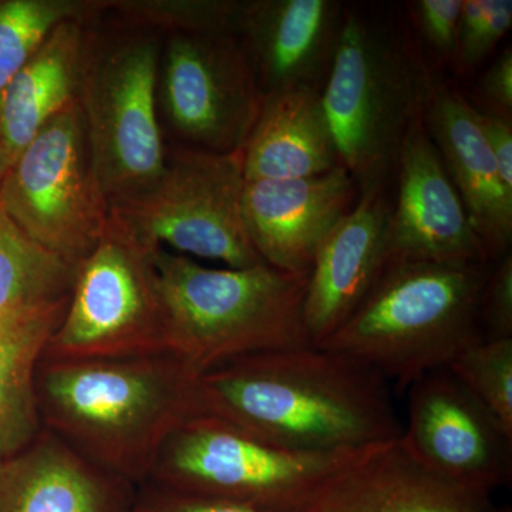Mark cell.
<instances>
[{"label": "cell", "mask_w": 512, "mask_h": 512, "mask_svg": "<svg viewBox=\"0 0 512 512\" xmlns=\"http://www.w3.org/2000/svg\"><path fill=\"white\" fill-rule=\"evenodd\" d=\"M103 12L97 0H0V94L57 26Z\"/></svg>", "instance_id": "cb8c5ba5"}, {"label": "cell", "mask_w": 512, "mask_h": 512, "mask_svg": "<svg viewBox=\"0 0 512 512\" xmlns=\"http://www.w3.org/2000/svg\"><path fill=\"white\" fill-rule=\"evenodd\" d=\"M433 87L409 30L346 8L322 100L340 164L359 194L384 188Z\"/></svg>", "instance_id": "3957f363"}, {"label": "cell", "mask_w": 512, "mask_h": 512, "mask_svg": "<svg viewBox=\"0 0 512 512\" xmlns=\"http://www.w3.org/2000/svg\"><path fill=\"white\" fill-rule=\"evenodd\" d=\"M390 208L384 188L362 192L320 244L303 301L312 346H322L338 332L382 276L389 258Z\"/></svg>", "instance_id": "9a60e30c"}, {"label": "cell", "mask_w": 512, "mask_h": 512, "mask_svg": "<svg viewBox=\"0 0 512 512\" xmlns=\"http://www.w3.org/2000/svg\"><path fill=\"white\" fill-rule=\"evenodd\" d=\"M264 93L238 37L163 36L157 111L175 146L239 153L254 128Z\"/></svg>", "instance_id": "8fae6325"}, {"label": "cell", "mask_w": 512, "mask_h": 512, "mask_svg": "<svg viewBox=\"0 0 512 512\" xmlns=\"http://www.w3.org/2000/svg\"><path fill=\"white\" fill-rule=\"evenodd\" d=\"M464 0H417L413 18L427 49L441 59L454 60Z\"/></svg>", "instance_id": "f1b7e54d"}, {"label": "cell", "mask_w": 512, "mask_h": 512, "mask_svg": "<svg viewBox=\"0 0 512 512\" xmlns=\"http://www.w3.org/2000/svg\"><path fill=\"white\" fill-rule=\"evenodd\" d=\"M136 490L47 430L0 464V512H128Z\"/></svg>", "instance_id": "d6986e66"}, {"label": "cell", "mask_w": 512, "mask_h": 512, "mask_svg": "<svg viewBox=\"0 0 512 512\" xmlns=\"http://www.w3.org/2000/svg\"><path fill=\"white\" fill-rule=\"evenodd\" d=\"M96 20L87 32L77 103L111 211L153 187L164 170L168 144L157 111L163 37L114 19L99 28Z\"/></svg>", "instance_id": "8992f818"}, {"label": "cell", "mask_w": 512, "mask_h": 512, "mask_svg": "<svg viewBox=\"0 0 512 512\" xmlns=\"http://www.w3.org/2000/svg\"><path fill=\"white\" fill-rule=\"evenodd\" d=\"M488 265L389 262L357 311L320 348L345 353L400 390L483 342Z\"/></svg>", "instance_id": "5b68a950"}, {"label": "cell", "mask_w": 512, "mask_h": 512, "mask_svg": "<svg viewBox=\"0 0 512 512\" xmlns=\"http://www.w3.org/2000/svg\"><path fill=\"white\" fill-rule=\"evenodd\" d=\"M67 303L0 322V464L45 430L37 402V367Z\"/></svg>", "instance_id": "7402d4cb"}, {"label": "cell", "mask_w": 512, "mask_h": 512, "mask_svg": "<svg viewBox=\"0 0 512 512\" xmlns=\"http://www.w3.org/2000/svg\"><path fill=\"white\" fill-rule=\"evenodd\" d=\"M423 121L477 237L491 262L497 261L512 241V191L501 178L476 107L458 90L434 84Z\"/></svg>", "instance_id": "e0dca14e"}, {"label": "cell", "mask_w": 512, "mask_h": 512, "mask_svg": "<svg viewBox=\"0 0 512 512\" xmlns=\"http://www.w3.org/2000/svg\"><path fill=\"white\" fill-rule=\"evenodd\" d=\"M512 26L511 0H464L453 62L460 72L480 67Z\"/></svg>", "instance_id": "4316f807"}, {"label": "cell", "mask_w": 512, "mask_h": 512, "mask_svg": "<svg viewBox=\"0 0 512 512\" xmlns=\"http://www.w3.org/2000/svg\"><path fill=\"white\" fill-rule=\"evenodd\" d=\"M128 512H272L258 510L217 498L204 497L168 490L154 484L137 487L133 504ZM311 512V511H309Z\"/></svg>", "instance_id": "f546056e"}, {"label": "cell", "mask_w": 512, "mask_h": 512, "mask_svg": "<svg viewBox=\"0 0 512 512\" xmlns=\"http://www.w3.org/2000/svg\"><path fill=\"white\" fill-rule=\"evenodd\" d=\"M359 190L343 165L295 180L247 181L244 218L262 261L292 274H309L316 252L352 210Z\"/></svg>", "instance_id": "5bb4252c"}, {"label": "cell", "mask_w": 512, "mask_h": 512, "mask_svg": "<svg viewBox=\"0 0 512 512\" xmlns=\"http://www.w3.org/2000/svg\"><path fill=\"white\" fill-rule=\"evenodd\" d=\"M241 156L247 181L315 177L342 165L322 90L301 87L265 96Z\"/></svg>", "instance_id": "ffe728a7"}, {"label": "cell", "mask_w": 512, "mask_h": 512, "mask_svg": "<svg viewBox=\"0 0 512 512\" xmlns=\"http://www.w3.org/2000/svg\"><path fill=\"white\" fill-rule=\"evenodd\" d=\"M345 12L336 0H244L237 37L264 97L322 90Z\"/></svg>", "instance_id": "2e32d148"}, {"label": "cell", "mask_w": 512, "mask_h": 512, "mask_svg": "<svg viewBox=\"0 0 512 512\" xmlns=\"http://www.w3.org/2000/svg\"><path fill=\"white\" fill-rule=\"evenodd\" d=\"M484 340L512 339V255L495 261L488 271L480 299Z\"/></svg>", "instance_id": "83f0119b"}, {"label": "cell", "mask_w": 512, "mask_h": 512, "mask_svg": "<svg viewBox=\"0 0 512 512\" xmlns=\"http://www.w3.org/2000/svg\"><path fill=\"white\" fill-rule=\"evenodd\" d=\"M76 266L26 235L0 207V322L69 302Z\"/></svg>", "instance_id": "603a6c76"}, {"label": "cell", "mask_w": 512, "mask_h": 512, "mask_svg": "<svg viewBox=\"0 0 512 512\" xmlns=\"http://www.w3.org/2000/svg\"><path fill=\"white\" fill-rule=\"evenodd\" d=\"M9 160L6 157L5 151H3L2 146H0V187H2L3 178H5L6 171L9 168Z\"/></svg>", "instance_id": "d6a6232c"}, {"label": "cell", "mask_w": 512, "mask_h": 512, "mask_svg": "<svg viewBox=\"0 0 512 512\" xmlns=\"http://www.w3.org/2000/svg\"><path fill=\"white\" fill-rule=\"evenodd\" d=\"M93 20L57 26L0 94V146L10 164L50 120L79 100Z\"/></svg>", "instance_id": "44dd1931"}, {"label": "cell", "mask_w": 512, "mask_h": 512, "mask_svg": "<svg viewBox=\"0 0 512 512\" xmlns=\"http://www.w3.org/2000/svg\"><path fill=\"white\" fill-rule=\"evenodd\" d=\"M403 446L437 476L493 494L511 483L512 434L447 367L409 387Z\"/></svg>", "instance_id": "7c38bea8"}, {"label": "cell", "mask_w": 512, "mask_h": 512, "mask_svg": "<svg viewBox=\"0 0 512 512\" xmlns=\"http://www.w3.org/2000/svg\"><path fill=\"white\" fill-rule=\"evenodd\" d=\"M491 495L437 476L399 439L357 458L311 512H510Z\"/></svg>", "instance_id": "ac0fdd59"}, {"label": "cell", "mask_w": 512, "mask_h": 512, "mask_svg": "<svg viewBox=\"0 0 512 512\" xmlns=\"http://www.w3.org/2000/svg\"><path fill=\"white\" fill-rule=\"evenodd\" d=\"M241 151L210 153L168 146L153 187L110 214L147 241L180 255L222 262L227 268L265 264L244 218Z\"/></svg>", "instance_id": "9c48e42d"}, {"label": "cell", "mask_w": 512, "mask_h": 512, "mask_svg": "<svg viewBox=\"0 0 512 512\" xmlns=\"http://www.w3.org/2000/svg\"><path fill=\"white\" fill-rule=\"evenodd\" d=\"M478 99L483 111L491 116L512 119V50L507 47L481 76L478 82Z\"/></svg>", "instance_id": "4dcf8cb0"}, {"label": "cell", "mask_w": 512, "mask_h": 512, "mask_svg": "<svg viewBox=\"0 0 512 512\" xmlns=\"http://www.w3.org/2000/svg\"><path fill=\"white\" fill-rule=\"evenodd\" d=\"M0 207L33 241L74 266L106 228L101 192L79 103L57 114L20 151L0 187Z\"/></svg>", "instance_id": "30bf717a"}, {"label": "cell", "mask_w": 512, "mask_h": 512, "mask_svg": "<svg viewBox=\"0 0 512 512\" xmlns=\"http://www.w3.org/2000/svg\"><path fill=\"white\" fill-rule=\"evenodd\" d=\"M242 2L238 0H106L104 15L161 37L238 35Z\"/></svg>", "instance_id": "d4e9b609"}, {"label": "cell", "mask_w": 512, "mask_h": 512, "mask_svg": "<svg viewBox=\"0 0 512 512\" xmlns=\"http://www.w3.org/2000/svg\"><path fill=\"white\" fill-rule=\"evenodd\" d=\"M478 121L505 187L512 191V121L483 111H478Z\"/></svg>", "instance_id": "1f68e13d"}, {"label": "cell", "mask_w": 512, "mask_h": 512, "mask_svg": "<svg viewBox=\"0 0 512 512\" xmlns=\"http://www.w3.org/2000/svg\"><path fill=\"white\" fill-rule=\"evenodd\" d=\"M110 214L96 247L76 266L69 303L45 359H121L168 352L156 252Z\"/></svg>", "instance_id": "ba28073f"}, {"label": "cell", "mask_w": 512, "mask_h": 512, "mask_svg": "<svg viewBox=\"0 0 512 512\" xmlns=\"http://www.w3.org/2000/svg\"><path fill=\"white\" fill-rule=\"evenodd\" d=\"M201 414L276 446L313 453L399 440L389 382L320 346L272 350L212 369L195 383Z\"/></svg>", "instance_id": "6da1fadb"}, {"label": "cell", "mask_w": 512, "mask_h": 512, "mask_svg": "<svg viewBox=\"0 0 512 512\" xmlns=\"http://www.w3.org/2000/svg\"><path fill=\"white\" fill-rule=\"evenodd\" d=\"M370 448L332 453L292 450L200 413L171 434L144 484L258 510L309 512L333 481Z\"/></svg>", "instance_id": "52a82bcc"}, {"label": "cell", "mask_w": 512, "mask_h": 512, "mask_svg": "<svg viewBox=\"0 0 512 512\" xmlns=\"http://www.w3.org/2000/svg\"><path fill=\"white\" fill-rule=\"evenodd\" d=\"M168 352L195 376L272 350L312 346L303 323L309 274L261 264L205 268L158 248Z\"/></svg>", "instance_id": "277c9868"}, {"label": "cell", "mask_w": 512, "mask_h": 512, "mask_svg": "<svg viewBox=\"0 0 512 512\" xmlns=\"http://www.w3.org/2000/svg\"><path fill=\"white\" fill-rule=\"evenodd\" d=\"M396 170L399 187L390 208L387 264H490L423 119L410 128Z\"/></svg>", "instance_id": "4fadbf2b"}, {"label": "cell", "mask_w": 512, "mask_h": 512, "mask_svg": "<svg viewBox=\"0 0 512 512\" xmlns=\"http://www.w3.org/2000/svg\"><path fill=\"white\" fill-rule=\"evenodd\" d=\"M197 376L171 355L40 359L37 402L45 430L94 466L140 487L161 448L200 414Z\"/></svg>", "instance_id": "7a4b0ae2"}, {"label": "cell", "mask_w": 512, "mask_h": 512, "mask_svg": "<svg viewBox=\"0 0 512 512\" xmlns=\"http://www.w3.org/2000/svg\"><path fill=\"white\" fill-rule=\"evenodd\" d=\"M447 369L512 434V339L478 342Z\"/></svg>", "instance_id": "484cf974"}]
</instances>
